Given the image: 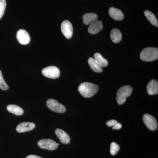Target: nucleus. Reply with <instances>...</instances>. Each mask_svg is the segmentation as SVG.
I'll return each mask as SVG.
<instances>
[{
	"label": "nucleus",
	"mask_w": 158,
	"mask_h": 158,
	"mask_svg": "<svg viewBox=\"0 0 158 158\" xmlns=\"http://www.w3.org/2000/svg\"><path fill=\"white\" fill-rule=\"evenodd\" d=\"M99 89L98 86L90 82H84L78 87V91L84 97L90 98L95 95Z\"/></svg>",
	"instance_id": "nucleus-1"
},
{
	"label": "nucleus",
	"mask_w": 158,
	"mask_h": 158,
	"mask_svg": "<svg viewBox=\"0 0 158 158\" xmlns=\"http://www.w3.org/2000/svg\"><path fill=\"white\" fill-rule=\"evenodd\" d=\"M140 59L145 62H151L158 58V49L156 48H146L141 51Z\"/></svg>",
	"instance_id": "nucleus-2"
},
{
	"label": "nucleus",
	"mask_w": 158,
	"mask_h": 158,
	"mask_svg": "<svg viewBox=\"0 0 158 158\" xmlns=\"http://www.w3.org/2000/svg\"><path fill=\"white\" fill-rule=\"evenodd\" d=\"M133 89L129 85L121 87L118 90L116 95V100L118 105H123L125 102L126 98L132 93Z\"/></svg>",
	"instance_id": "nucleus-3"
},
{
	"label": "nucleus",
	"mask_w": 158,
	"mask_h": 158,
	"mask_svg": "<svg viewBox=\"0 0 158 158\" xmlns=\"http://www.w3.org/2000/svg\"><path fill=\"white\" fill-rule=\"evenodd\" d=\"M48 107L53 112L57 113H64L66 111V108L62 104L54 99H49L46 102Z\"/></svg>",
	"instance_id": "nucleus-4"
},
{
	"label": "nucleus",
	"mask_w": 158,
	"mask_h": 158,
	"mask_svg": "<svg viewBox=\"0 0 158 158\" xmlns=\"http://www.w3.org/2000/svg\"><path fill=\"white\" fill-rule=\"evenodd\" d=\"M38 146L42 149L54 150L58 148V144L50 139H43L40 140L37 143Z\"/></svg>",
	"instance_id": "nucleus-5"
},
{
	"label": "nucleus",
	"mask_w": 158,
	"mask_h": 158,
	"mask_svg": "<svg viewBox=\"0 0 158 158\" xmlns=\"http://www.w3.org/2000/svg\"><path fill=\"white\" fill-rule=\"evenodd\" d=\"M42 73L44 76L52 79H56L60 75L59 69L55 66L46 67L42 70Z\"/></svg>",
	"instance_id": "nucleus-6"
},
{
	"label": "nucleus",
	"mask_w": 158,
	"mask_h": 158,
	"mask_svg": "<svg viewBox=\"0 0 158 158\" xmlns=\"http://www.w3.org/2000/svg\"><path fill=\"white\" fill-rule=\"evenodd\" d=\"M143 120L144 124L150 130L155 131L157 129V122L154 116L148 114H144Z\"/></svg>",
	"instance_id": "nucleus-7"
},
{
	"label": "nucleus",
	"mask_w": 158,
	"mask_h": 158,
	"mask_svg": "<svg viewBox=\"0 0 158 158\" xmlns=\"http://www.w3.org/2000/svg\"><path fill=\"white\" fill-rule=\"evenodd\" d=\"M61 28L62 34L66 38H71L73 34V27L69 21H64L61 24Z\"/></svg>",
	"instance_id": "nucleus-8"
},
{
	"label": "nucleus",
	"mask_w": 158,
	"mask_h": 158,
	"mask_svg": "<svg viewBox=\"0 0 158 158\" xmlns=\"http://www.w3.org/2000/svg\"><path fill=\"white\" fill-rule=\"evenodd\" d=\"M16 37L18 41L23 45L28 44L31 40V37L28 33L23 29H20L18 31Z\"/></svg>",
	"instance_id": "nucleus-9"
},
{
	"label": "nucleus",
	"mask_w": 158,
	"mask_h": 158,
	"mask_svg": "<svg viewBox=\"0 0 158 158\" xmlns=\"http://www.w3.org/2000/svg\"><path fill=\"white\" fill-rule=\"evenodd\" d=\"M103 27L102 23L101 21L96 20L90 24L88 27V31L90 34H96L102 30Z\"/></svg>",
	"instance_id": "nucleus-10"
},
{
	"label": "nucleus",
	"mask_w": 158,
	"mask_h": 158,
	"mask_svg": "<svg viewBox=\"0 0 158 158\" xmlns=\"http://www.w3.org/2000/svg\"><path fill=\"white\" fill-rule=\"evenodd\" d=\"M35 124L31 122H22L16 127V131L19 133H23L34 129Z\"/></svg>",
	"instance_id": "nucleus-11"
},
{
	"label": "nucleus",
	"mask_w": 158,
	"mask_h": 158,
	"mask_svg": "<svg viewBox=\"0 0 158 158\" xmlns=\"http://www.w3.org/2000/svg\"><path fill=\"white\" fill-rule=\"evenodd\" d=\"M55 133L62 143L64 144H69L70 141V137L65 131L58 128L55 131Z\"/></svg>",
	"instance_id": "nucleus-12"
},
{
	"label": "nucleus",
	"mask_w": 158,
	"mask_h": 158,
	"mask_svg": "<svg viewBox=\"0 0 158 158\" xmlns=\"http://www.w3.org/2000/svg\"><path fill=\"white\" fill-rule=\"evenodd\" d=\"M110 17L116 21H121L124 18V15L119 9L111 7L109 10Z\"/></svg>",
	"instance_id": "nucleus-13"
},
{
	"label": "nucleus",
	"mask_w": 158,
	"mask_h": 158,
	"mask_svg": "<svg viewBox=\"0 0 158 158\" xmlns=\"http://www.w3.org/2000/svg\"><path fill=\"white\" fill-rule=\"evenodd\" d=\"M147 92L149 95L156 94L158 92V83L156 80L149 81L147 86Z\"/></svg>",
	"instance_id": "nucleus-14"
},
{
	"label": "nucleus",
	"mask_w": 158,
	"mask_h": 158,
	"mask_svg": "<svg viewBox=\"0 0 158 158\" xmlns=\"http://www.w3.org/2000/svg\"><path fill=\"white\" fill-rule=\"evenodd\" d=\"M97 15L94 13H86L83 16V23L86 25L90 24L94 21L97 20Z\"/></svg>",
	"instance_id": "nucleus-15"
},
{
	"label": "nucleus",
	"mask_w": 158,
	"mask_h": 158,
	"mask_svg": "<svg viewBox=\"0 0 158 158\" xmlns=\"http://www.w3.org/2000/svg\"><path fill=\"white\" fill-rule=\"evenodd\" d=\"M111 40L114 43H118L121 41L122 38V34L118 29H113L110 33Z\"/></svg>",
	"instance_id": "nucleus-16"
},
{
	"label": "nucleus",
	"mask_w": 158,
	"mask_h": 158,
	"mask_svg": "<svg viewBox=\"0 0 158 158\" xmlns=\"http://www.w3.org/2000/svg\"><path fill=\"white\" fill-rule=\"evenodd\" d=\"M7 110L10 113L15 114L16 116H21L24 113V110L19 106L15 105H9L7 107Z\"/></svg>",
	"instance_id": "nucleus-17"
},
{
	"label": "nucleus",
	"mask_w": 158,
	"mask_h": 158,
	"mask_svg": "<svg viewBox=\"0 0 158 158\" xmlns=\"http://www.w3.org/2000/svg\"><path fill=\"white\" fill-rule=\"evenodd\" d=\"M94 60L97 62L100 66L101 67H105L108 65V61L107 59H105L102 56L101 54L99 53H96L94 54Z\"/></svg>",
	"instance_id": "nucleus-18"
},
{
	"label": "nucleus",
	"mask_w": 158,
	"mask_h": 158,
	"mask_svg": "<svg viewBox=\"0 0 158 158\" xmlns=\"http://www.w3.org/2000/svg\"><path fill=\"white\" fill-rule=\"evenodd\" d=\"M144 15L147 18L148 20L149 21V22L152 25L158 27V22L157 19L155 15L151 11L148 10H145L144 12Z\"/></svg>",
	"instance_id": "nucleus-19"
},
{
	"label": "nucleus",
	"mask_w": 158,
	"mask_h": 158,
	"mask_svg": "<svg viewBox=\"0 0 158 158\" xmlns=\"http://www.w3.org/2000/svg\"><path fill=\"white\" fill-rule=\"evenodd\" d=\"M88 63L91 69L95 73H102L103 69L102 67L98 64L97 62L92 58H89Z\"/></svg>",
	"instance_id": "nucleus-20"
},
{
	"label": "nucleus",
	"mask_w": 158,
	"mask_h": 158,
	"mask_svg": "<svg viewBox=\"0 0 158 158\" xmlns=\"http://www.w3.org/2000/svg\"><path fill=\"white\" fill-rule=\"evenodd\" d=\"M119 145L115 142H112L110 144V153L113 156H115L119 150Z\"/></svg>",
	"instance_id": "nucleus-21"
},
{
	"label": "nucleus",
	"mask_w": 158,
	"mask_h": 158,
	"mask_svg": "<svg viewBox=\"0 0 158 158\" xmlns=\"http://www.w3.org/2000/svg\"><path fill=\"white\" fill-rule=\"evenodd\" d=\"M9 88V86L3 78L2 71L0 70V88L2 90H8Z\"/></svg>",
	"instance_id": "nucleus-22"
},
{
	"label": "nucleus",
	"mask_w": 158,
	"mask_h": 158,
	"mask_svg": "<svg viewBox=\"0 0 158 158\" xmlns=\"http://www.w3.org/2000/svg\"><path fill=\"white\" fill-rule=\"evenodd\" d=\"M6 6V0H0V19L5 13Z\"/></svg>",
	"instance_id": "nucleus-23"
},
{
	"label": "nucleus",
	"mask_w": 158,
	"mask_h": 158,
	"mask_svg": "<svg viewBox=\"0 0 158 158\" xmlns=\"http://www.w3.org/2000/svg\"><path fill=\"white\" fill-rule=\"evenodd\" d=\"M117 121L114 119L109 120L107 122L106 124L109 127H113L117 123Z\"/></svg>",
	"instance_id": "nucleus-24"
},
{
	"label": "nucleus",
	"mask_w": 158,
	"mask_h": 158,
	"mask_svg": "<svg viewBox=\"0 0 158 158\" xmlns=\"http://www.w3.org/2000/svg\"><path fill=\"white\" fill-rule=\"evenodd\" d=\"M122 125L120 123H117L116 125L113 127V129L119 130L122 128Z\"/></svg>",
	"instance_id": "nucleus-25"
},
{
	"label": "nucleus",
	"mask_w": 158,
	"mask_h": 158,
	"mask_svg": "<svg viewBox=\"0 0 158 158\" xmlns=\"http://www.w3.org/2000/svg\"><path fill=\"white\" fill-rule=\"evenodd\" d=\"M26 158H42L41 157H40L39 156L34 155H29L26 157Z\"/></svg>",
	"instance_id": "nucleus-26"
},
{
	"label": "nucleus",
	"mask_w": 158,
	"mask_h": 158,
	"mask_svg": "<svg viewBox=\"0 0 158 158\" xmlns=\"http://www.w3.org/2000/svg\"><path fill=\"white\" fill-rule=\"evenodd\" d=\"M59 145V143H58V145Z\"/></svg>",
	"instance_id": "nucleus-27"
}]
</instances>
